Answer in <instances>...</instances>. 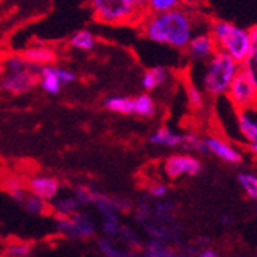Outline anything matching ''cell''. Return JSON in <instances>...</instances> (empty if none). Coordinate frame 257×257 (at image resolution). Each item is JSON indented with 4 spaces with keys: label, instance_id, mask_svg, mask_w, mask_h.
<instances>
[{
    "label": "cell",
    "instance_id": "f1b7e54d",
    "mask_svg": "<svg viewBox=\"0 0 257 257\" xmlns=\"http://www.w3.org/2000/svg\"><path fill=\"white\" fill-rule=\"evenodd\" d=\"M32 252V246L26 241H15L7 246L5 255L8 257H27Z\"/></svg>",
    "mask_w": 257,
    "mask_h": 257
},
{
    "label": "cell",
    "instance_id": "d6986e66",
    "mask_svg": "<svg viewBox=\"0 0 257 257\" xmlns=\"http://www.w3.org/2000/svg\"><path fill=\"white\" fill-rule=\"evenodd\" d=\"M134 101V115H138L141 118H152L156 114V101L152 98L150 92H144L141 95L133 96Z\"/></svg>",
    "mask_w": 257,
    "mask_h": 257
},
{
    "label": "cell",
    "instance_id": "e0dca14e",
    "mask_svg": "<svg viewBox=\"0 0 257 257\" xmlns=\"http://www.w3.org/2000/svg\"><path fill=\"white\" fill-rule=\"evenodd\" d=\"M22 55L32 63H35L38 66H43V65H51V63H55L57 60V52H55L52 48L49 46H43V44H35V46H30L27 49L22 51Z\"/></svg>",
    "mask_w": 257,
    "mask_h": 257
},
{
    "label": "cell",
    "instance_id": "603a6c76",
    "mask_svg": "<svg viewBox=\"0 0 257 257\" xmlns=\"http://www.w3.org/2000/svg\"><path fill=\"white\" fill-rule=\"evenodd\" d=\"M237 180L240 188L243 189V193L248 196V199H251L252 202L257 204V175L244 171L237 175Z\"/></svg>",
    "mask_w": 257,
    "mask_h": 257
},
{
    "label": "cell",
    "instance_id": "7c38bea8",
    "mask_svg": "<svg viewBox=\"0 0 257 257\" xmlns=\"http://www.w3.org/2000/svg\"><path fill=\"white\" fill-rule=\"evenodd\" d=\"M204 139L207 152L219 158L221 161L229 164H240L243 161V152L235 144L229 142L227 139L218 136V134H208V136H204Z\"/></svg>",
    "mask_w": 257,
    "mask_h": 257
},
{
    "label": "cell",
    "instance_id": "3957f363",
    "mask_svg": "<svg viewBox=\"0 0 257 257\" xmlns=\"http://www.w3.org/2000/svg\"><path fill=\"white\" fill-rule=\"evenodd\" d=\"M208 30L213 35L219 51L229 54L240 63L246 62L252 51L249 29L240 27L226 19H210Z\"/></svg>",
    "mask_w": 257,
    "mask_h": 257
},
{
    "label": "cell",
    "instance_id": "ffe728a7",
    "mask_svg": "<svg viewBox=\"0 0 257 257\" xmlns=\"http://www.w3.org/2000/svg\"><path fill=\"white\" fill-rule=\"evenodd\" d=\"M82 204L79 202V199H77L73 193V196H63V197H55L54 202L51 205V210L54 211L55 216H68L74 211L79 210Z\"/></svg>",
    "mask_w": 257,
    "mask_h": 257
},
{
    "label": "cell",
    "instance_id": "30bf717a",
    "mask_svg": "<svg viewBox=\"0 0 257 257\" xmlns=\"http://www.w3.org/2000/svg\"><path fill=\"white\" fill-rule=\"evenodd\" d=\"M216 51H218L216 41L213 35L210 33L208 27L207 30H199L196 35L189 40L188 46L185 48L186 57L193 63H205Z\"/></svg>",
    "mask_w": 257,
    "mask_h": 257
},
{
    "label": "cell",
    "instance_id": "5bb4252c",
    "mask_svg": "<svg viewBox=\"0 0 257 257\" xmlns=\"http://www.w3.org/2000/svg\"><path fill=\"white\" fill-rule=\"evenodd\" d=\"M27 186L37 196L43 197L44 200H48V202H51V200H54L59 196L60 188H62L59 178L51 177V175H33L29 178Z\"/></svg>",
    "mask_w": 257,
    "mask_h": 257
},
{
    "label": "cell",
    "instance_id": "1f68e13d",
    "mask_svg": "<svg viewBox=\"0 0 257 257\" xmlns=\"http://www.w3.org/2000/svg\"><path fill=\"white\" fill-rule=\"evenodd\" d=\"M182 4L186 7H191V8H199L205 4V0H182Z\"/></svg>",
    "mask_w": 257,
    "mask_h": 257
},
{
    "label": "cell",
    "instance_id": "52a82bcc",
    "mask_svg": "<svg viewBox=\"0 0 257 257\" xmlns=\"http://www.w3.org/2000/svg\"><path fill=\"white\" fill-rule=\"evenodd\" d=\"M76 81V74L70 68L57 65H43L38 71V85L48 95H59L65 85H70Z\"/></svg>",
    "mask_w": 257,
    "mask_h": 257
},
{
    "label": "cell",
    "instance_id": "836d02e7",
    "mask_svg": "<svg viewBox=\"0 0 257 257\" xmlns=\"http://www.w3.org/2000/svg\"><path fill=\"white\" fill-rule=\"evenodd\" d=\"M248 152L254 156V158H257V144H248Z\"/></svg>",
    "mask_w": 257,
    "mask_h": 257
},
{
    "label": "cell",
    "instance_id": "44dd1931",
    "mask_svg": "<svg viewBox=\"0 0 257 257\" xmlns=\"http://www.w3.org/2000/svg\"><path fill=\"white\" fill-rule=\"evenodd\" d=\"M70 46L77 51H92L96 46V37L90 30H77L68 40Z\"/></svg>",
    "mask_w": 257,
    "mask_h": 257
},
{
    "label": "cell",
    "instance_id": "d6a6232c",
    "mask_svg": "<svg viewBox=\"0 0 257 257\" xmlns=\"http://www.w3.org/2000/svg\"><path fill=\"white\" fill-rule=\"evenodd\" d=\"M199 257H216V251L215 249H211V248H204V249H199L197 252Z\"/></svg>",
    "mask_w": 257,
    "mask_h": 257
},
{
    "label": "cell",
    "instance_id": "cb8c5ba5",
    "mask_svg": "<svg viewBox=\"0 0 257 257\" xmlns=\"http://www.w3.org/2000/svg\"><path fill=\"white\" fill-rule=\"evenodd\" d=\"M121 224H120V219L117 216V211H110V213L101 215V230L104 235L107 237H118L120 232H121Z\"/></svg>",
    "mask_w": 257,
    "mask_h": 257
},
{
    "label": "cell",
    "instance_id": "f546056e",
    "mask_svg": "<svg viewBox=\"0 0 257 257\" xmlns=\"http://www.w3.org/2000/svg\"><path fill=\"white\" fill-rule=\"evenodd\" d=\"M153 211H155V215H156V218H158V219L169 222V219L172 216V211H174V205H172V202H166V200H161V202H156Z\"/></svg>",
    "mask_w": 257,
    "mask_h": 257
},
{
    "label": "cell",
    "instance_id": "484cf974",
    "mask_svg": "<svg viewBox=\"0 0 257 257\" xmlns=\"http://www.w3.org/2000/svg\"><path fill=\"white\" fill-rule=\"evenodd\" d=\"M185 88H186V98L189 106L193 109H202L205 104V92L193 82H188Z\"/></svg>",
    "mask_w": 257,
    "mask_h": 257
},
{
    "label": "cell",
    "instance_id": "4316f807",
    "mask_svg": "<svg viewBox=\"0 0 257 257\" xmlns=\"http://www.w3.org/2000/svg\"><path fill=\"white\" fill-rule=\"evenodd\" d=\"M183 149L196 152V153H205L207 152L205 139L202 136H199L197 133L186 131L185 133V141H183Z\"/></svg>",
    "mask_w": 257,
    "mask_h": 257
},
{
    "label": "cell",
    "instance_id": "9c48e42d",
    "mask_svg": "<svg viewBox=\"0 0 257 257\" xmlns=\"http://www.w3.org/2000/svg\"><path fill=\"white\" fill-rule=\"evenodd\" d=\"M38 71L40 66L33 63L32 66L15 73H5L0 79V88L10 93H27L38 84Z\"/></svg>",
    "mask_w": 257,
    "mask_h": 257
},
{
    "label": "cell",
    "instance_id": "83f0119b",
    "mask_svg": "<svg viewBox=\"0 0 257 257\" xmlns=\"http://www.w3.org/2000/svg\"><path fill=\"white\" fill-rule=\"evenodd\" d=\"M180 5H183L182 0H145L147 13H164Z\"/></svg>",
    "mask_w": 257,
    "mask_h": 257
},
{
    "label": "cell",
    "instance_id": "4fadbf2b",
    "mask_svg": "<svg viewBox=\"0 0 257 257\" xmlns=\"http://www.w3.org/2000/svg\"><path fill=\"white\" fill-rule=\"evenodd\" d=\"M237 130L241 139L248 144H257V106L235 110Z\"/></svg>",
    "mask_w": 257,
    "mask_h": 257
},
{
    "label": "cell",
    "instance_id": "7a4b0ae2",
    "mask_svg": "<svg viewBox=\"0 0 257 257\" xmlns=\"http://www.w3.org/2000/svg\"><path fill=\"white\" fill-rule=\"evenodd\" d=\"M93 18L104 26H139L147 15L145 0H87Z\"/></svg>",
    "mask_w": 257,
    "mask_h": 257
},
{
    "label": "cell",
    "instance_id": "9a60e30c",
    "mask_svg": "<svg viewBox=\"0 0 257 257\" xmlns=\"http://www.w3.org/2000/svg\"><path fill=\"white\" fill-rule=\"evenodd\" d=\"M183 141H185V133H178L169 126H160L149 136V142L152 145H158V147H164V149L183 147Z\"/></svg>",
    "mask_w": 257,
    "mask_h": 257
},
{
    "label": "cell",
    "instance_id": "ba28073f",
    "mask_svg": "<svg viewBox=\"0 0 257 257\" xmlns=\"http://www.w3.org/2000/svg\"><path fill=\"white\" fill-rule=\"evenodd\" d=\"M163 174L169 180H178L182 177H194L202 169V163L197 156L188 153L169 155L161 164Z\"/></svg>",
    "mask_w": 257,
    "mask_h": 257
},
{
    "label": "cell",
    "instance_id": "e575fe53",
    "mask_svg": "<svg viewBox=\"0 0 257 257\" xmlns=\"http://www.w3.org/2000/svg\"><path fill=\"white\" fill-rule=\"evenodd\" d=\"M221 222H222V224H224V226H227V224H230V221H229V218L224 215V218H221Z\"/></svg>",
    "mask_w": 257,
    "mask_h": 257
},
{
    "label": "cell",
    "instance_id": "2e32d148",
    "mask_svg": "<svg viewBox=\"0 0 257 257\" xmlns=\"http://www.w3.org/2000/svg\"><path fill=\"white\" fill-rule=\"evenodd\" d=\"M169 77H171V71L164 68V66H152V68L144 71L141 85L145 92H153L169 81Z\"/></svg>",
    "mask_w": 257,
    "mask_h": 257
},
{
    "label": "cell",
    "instance_id": "8fae6325",
    "mask_svg": "<svg viewBox=\"0 0 257 257\" xmlns=\"http://www.w3.org/2000/svg\"><path fill=\"white\" fill-rule=\"evenodd\" d=\"M10 196L30 215H44L51 210V207L48 205V200L37 196L29 186L22 183L10 186Z\"/></svg>",
    "mask_w": 257,
    "mask_h": 257
},
{
    "label": "cell",
    "instance_id": "8992f818",
    "mask_svg": "<svg viewBox=\"0 0 257 257\" xmlns=\"http://www.w3.org/2000/svg\"><path fill=\"white\" fill-rule=\"evenodd\" d=\"M55 229L63 237L76 238V240H88L95 235L96 226L93 219L81 210L74 211L68 216H55Z\"/></svg>",
    "mask_w": 257,
    "mask_h": 257
},
{
    "label": "cell",
    "instance_id": "7402d4cb",
    "mask_svg": "<svg viewBox=\"0 0 257 257\" xmlns=\"http://www.w3.org/2000/svg\"><path fill=\"white\" fill-rule=\"evenodd\" d=\"M142 252L147 257H171V255H175L174 249L169 246V244H166V240H161V238H152L142 248Z\"/></svg>",
    "mask_w": 257,
    "mask_h": 257
},
{
    "label": "cell",
    "instance_id": "d590c367",
    "mask_svg": "<svg viewBox=\"0 0 257 257\" xmlns=\"http://www.w3.org/2000/svg\"><path fill=\"white\" fill-rule=\"evenodd\" d=\"M255 84H257V77H255Z\"/></svg>",
    "mask_w": 257,
    "mask_h": 257
},
{
    "label": "cell",
    "instance_id": "277c9868",
    "mask_svg": "<svg viewBox=\"0 0 257 257\" xmlns=\"http://www.w3.org/2000/svg\"><path fill=\"white\" fill-rule=\"evenodd\" d=\"M241 63L230 57L229 54L216 51L211 57L205 62V68L200 84L202 90L211 98H221L226 96L229 87L237 76Z\"/></svg>",
    "mask_w": 257,
    "mask_h": 257
},
{
    "label": "cell",
    "instance_id": "6da1fadb",
    "mask_svg": "<svg viewBox=\"0 0 257 257\" xmlns=\"http://www.w3.org/2000/svg\"><path fill=\"white\" fill-rule=\"evenodd\" d=\"M204 24H208V21L202 18L197 8L180 5L164 13H147L138 27L149 41L185 51L189 40Z\"/></svg>",
    "mask_w": 257,
    "mask_h": 257
},
{
    "label": "cell",
    "instance_id": "d4e9b609",
    "mask_svg": "<svg viewBox=\"0 0 257 257\" xmlns=\"http://www.w3.org/2000/svg\"><path fill=\"white\" fill-rule=\"evenodd\" d=\"M96 248L98 251L101 252L103 255H107V257H121V255H133L130 254L128 251H123L120 249L118 246H115V243L112 240V237H103V238H98L96 241Z\"/></svg>",
    "mask_w": 257,
    "mask_h": 257
},
{
    "label": "cell",
    "instance_id": "ac0fdd59",
    "mask_svg": "<svg viewBox=\"0 0 257 257\" xmlns=\"http://www.w3.org/2000/svg\"><path fill=\"white\" fill-rule=\"evenodd\" d=\"M104 107L118 115H134V101L130 96L110 95L104 99Z\"/></svg>",
    "mask_w": 257,
    "mask_h": 257
},
{
    "label": "cell",
    "instance_id": "5b68a950",
    "mask_svg": "<svg viewBox=\"0 0 257 257\" xmlns=\"http://www.w3.org/2000/svg\"><path fill=\"white\" fill-rule=\"evenodd\" d=\"M226 96L235 110L257 106V84L252 74L248 71V68L243 63L237 76L233 77Z\"/></svg>",
    "mask_w": 257,
    "mask_h": 257
},
{
    "label": "cell",
    "instance_id": "4dcf8cb0",
    "mask_svg": "<svg viewBox=\"0 0 257 257\" xmlns=\"http://www.w3.org/2000/svg\"><path fill=\"white\" fill-rule=\"evenodd\" d=\"M147 193L153 199H163L167 194V186L163 182H153L147 186Z\"/></svg>",
    "mask_w": 257,
    "mask_h": 257
}]
</instances>
